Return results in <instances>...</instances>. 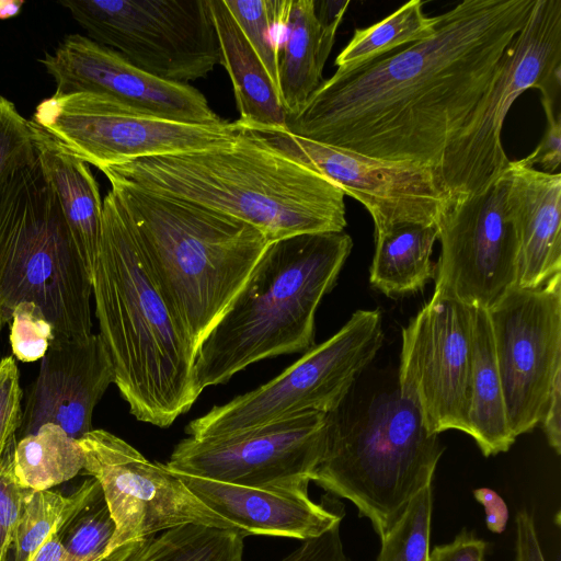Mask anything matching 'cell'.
I'll return each mask as SVG.
<instances>
[{"label":"cell","mask_w":561,"mask_h":561,"mask_svg":"<svg viewBox=\"0 0 561 561\" xmlns=\"http://www.w3.org/2000/svg\"><path fill=\"white\" fill-rule=\"evenodd\" d=\"M444 449L397 388L357 416L342 405L327 414L325 449L311 481L351 501L381 538L432 482Z\"/></svg>","instance_id":"obj_7"},{"label":"cell","mask_w":561,"mask_h":561,"mask_svg":"<svg viewBox=\"0 0 561 561\" xmlns=\"http://www.w3.org/2000/svg\"><path fill=\"white\" fill-rule=\"evenodd\" d=\"M535 0H465L428 39L323 80L287 131L434 168L489 89Z\"/></svg>","instance_id":"obj_1"},{"label":"cell","mask_w":561,"mask_h":561,"mask_svg":"<svg viewBox=\"0 0 561 561\" xmlns=\"http://www.w3.org/2000/svg\"><path fill=\"white\" fill-rule=\"evenodd\" d=\"M78 440L85 455L83 471L100 483L115 524L108 556L184 525L236 529L165 463L148 460L121 437L92 430Z\"/></svg>","instance_id":"obj_12"},{"label":"cell","mask_w":561,"mask_h":561,"mask_svg":"<svg viewBox=\"0 0 561 561\" xmlns=\"http://www.w3.org/2000/svg\"><path fill=\"white\" fill-rule=\"evenodd\" d=\"M279 561H350L340 536V525L304 543Z\"/></svg>","instance_id":"obj_39"},{"label":"cell","mask_w":561,"mask_h":561,"mask_svg":"<svg viewBox=\"0 0 561 561\" xmlns=\"http://www.w3.org/2000/svg\"><path fill=\"white\" fill-rule=\"evenodd\" d=\"M99 488L100 483L90 477L68 496L49 490H28L12 545L13 561H28Z\"/></svg>","instance_id":"obj_30"},{"label":"cell","mask_w":561,"mask_h":561,"mask_svg":"<svg viewBox=\"0 0 561 561\" xmlns=\"http://www.w3.org/2000/svg\"><path fill=\"white\" fill-rule=\"evenodd\" d=\"M476 500L484 507L485 523L495 534L504 531L508 520V507L504 500L492 489L480 488L473 491Z\"/></svg>","instance_id":"obj_43"},{"label":"cell","mask_w":561,"mask_h":561,"mask_svg":"<svg viewBox=\"0 0 561 561\" xmlns=\"http://www.w3.org/2000/svg\"><path fill=\"white\" fill-rule=\"evenodd\" d=\"M437 226L400 225L375 236L370 285L389 297L414 294L435 276Z\"/></svg>","instance_id":"obj_26"},{"label":"cell","mask_w":561,"mask_h":561,"mask_svg":"<svg viewBox=\"0 0 561 561\" xmlns=\"http://www.w3.org/2000/svg\"><path fill=\"white\" fill-rule=\"evenodd\" d=\"M37 156L30 119L0 94V187L18 167Z\"/></svg>","instance_id":"obj_34"},{"label":"cell","mask_w":561,"mask_h":561,"mask_svg":"<svg viewBox=\"0 0 561 561\" xmlns=\"http://www.w3.org/2000/svg\"><path fill=\"white\" fill-rule=\"evenodd\" d=\"M24 4L23 0H0V20L18 16Z\"/></svg>","instance_id":"obj_45"},{"label":"cell","mask_w":561,"mask_h":561,"mask_svg":"<svg viewBox=\"0 0 561 561\" xmlns=\"http://www.w3.org/2000/svg\"><path fill=\"white\" fill-rule=\"evenodd\" d=\"M327 442V414L307 411L224 437H187L165 466L175 473L243 486L311 481Z\"/></svg>","instance_id":"obj_17"},{"label":"cell","mask_w":561,"mask_h":561,"mask_svg":"<svg viewBox=\"0 0 561 561\" xmlns=\"http://www.w3.org/2000/svg\"><path fill=\"white\" fill-rule=\"evenodd\" d=\"M85 30L137 68L167 81L204 78L220 64L208 0H65Z\"/></svg>","instance_id":"obj_10"},{"label":"cell","mask_w":561,"mask_h":561,"mask_svg":"<svg viewBox=\"0 0 561 561\" xmlns=\"http://www.w3.org/2000/svg\"><path fill=\"white\" fill-rule=\"evenodd\" d=\"M437 296L491 308L518 274V241L504 207V176L474 194L453 196L438 224Z\"/></svg>","instance_id":"obj_16"},{"label":"cell","mask_w":561,"mask_h":561,"mask_svg":"<svg viewBox=\"0 0 561 561\" xmlns=\"http://www.w3.org/2000/svg\"><path fill=\"white\" fill-rule=\"evenodd\" d=\"M10 343L13 355L23 363L43 358L55 337L54 327L32 301L20 302L13 311Z\"/></svg>","instance_id":"obj_35"},{"label":"cell","mask_w":561,"mask_h":561,"mask_svg":"<svg viewBox=\"0 0 561 561\" xmlns=\"http://www.w3.org/2000/svg\"><path fill=\"white\" fill-rule=\"evenodd\" d=\"M255 133L362 203L373 218L375 236L400 225L437 226L453 199L430 165L373 158L287 130Z\"/></svg>","instance_id":"obj_15"},{"label":"cell","mask_w":561,"mask_h":561,"mask_svg":"<svg viewBox=\"0 0 561 561\" xmlns=\"http://www.w3.org/2000/svg\"><path fill=\"white\" fill-rule=\"evenodd\" d=\"M85 463L78 439L59 425L46 423L36 433L16 440L14 474L21 486L44 491L75 478Z\"/></svg>","instance_id":"obj_27"},{"label":"cell","mask_w":561,"mask_h":561,"mask_svg":"<svg viewBox=\"0 0 561 561\" xmlns=\"http://www.w3.org/2000/svg\"><path fill=\"white\" fill-rule=\"evenodd\" d=\"M488 314L507 421L517 437L540 423L561 374V273L537 288L513 286Z\"/></svg>","instance_id":"obj_13"},{"label":"cell","mask_w":561,"mask_h":561,"mask_svg":"<svg viewBox=\"0 0 561 561\" xmlns=\"http://www.w3.org/2000/svg\"><path fill=\"white\" fill-rule=\"evenodd\" d=\"M31 124L42 170L57 196L92 280L103 216V201L98 182L85 162L68 152L47 131L32 122Z\"/></svg>","instance_id":"obj_23"},{"label":"cell","mask_w":561,"mask_h":561,"mask_svg":"<svg viewBox=\"0 0 561 561\" xmlns=\"http://www.w3.org/2000/svg\"><path fill=\"white\" fill-rule=\"evenodd\" d=\"M383 339L379 309L356 310L331 337L313 345L266 383L213 407L185 427L195 439L224 437L307 411L331 413L348 396L357 376Z\"/></svg>","instance_id":"obj_9"},{"label":"cell","mask_w":561,"mask_h":561,"mask_svg":"<svg viewBox=\"0 0 561 561\" xmlns=\"http://www.w3.org/2000/svg\"><path fill=\"white\" fill-rule=\"evenodd\" d=\"M113 382L112 362L99 334L55 336L28 390L16 440L46 423L80 439L92 431L93 410Z\"/></svg>","instance_id":"obj_19"},{"label":"cell","mask_w":561,"mask_h":561,"mask_svg":"<svg viewBox=\"0 0 561 561\" xmlns=\"http://www.w3.org/2000/svg\"><path fill=\"white\" fill-rule=\"evenodd\" d=\"M488 542L462 529L453 541L435 546L428 561H485Z\"/></svg>","instance_id":"obj_40"},{"label":"cell","mask_w":561,"mask_h":561,"mask_svg":"<svg viewBox=\"0 0 561 561\" xmlns=\"http://www.w3.org/2000/svg\"><path fill=\"white\" fill-rule=\"evenodd\" d=\"M474 307L433 295L402 330L398 390L428 432L469 435Z\"/></svg>","instance_id":"obj_14"},{"label":"cell","mask_w":561,"mask_h":561,"mask_svg":"<svg viewBox=\"0 0 561 561\" xmlns=\"http://www.w3.org/2000/svg\"><path fill=\"white\" fill-rule=\"evenodd\" d=\"M222 65L232 83L239 118L254 131L287 130L278 92L222 0H208Z\"/></svg>","instance_id":"obj_24"},{"label":"cell","mask_w":561,"mask_h":561,"mask_svg":"<svg viewBox=\"0 0 561 561\" xmlns=\"http://www.w3.org/2000/svg\"><path fill=\"white\" fill-rule=\"evenodd\" d=\"M353 248L350 234H298L270 243L251 277L198 347L199 393L245 367L314 345L316 311Z\"/></svg>","instance_id":"obj_5"},{"label":"cell","mask_w":561,"mask_h":561,"mask_svg":"<svg viewBox=\"0 0 561 561\" xmlns=\"http://www.w3.org/2000/svg\"><path fill=\"white\" fill-rule=\"evenodd\" d=\"M123 183L236 219L271 241L346 227L345 194L332 181L241 128L229 142L99 169Z\"/></svg>","instance_id":"obj_2"},{"label":"cell","mask_w":561,"mask_h":561,"mask_svg":"<svg viewBox=\"0 0 561 561\" xmlns=\"http://www.w3.org/2000/svg\"><path fill=\"white\" fill-rule=\"evenodd\" d=\"M437 23L438 15L424 14L421 0L409 1L383 20L355 28L353 37L335 58L336 70H352L398 47L428 39Z\"/></svg>","instance_id":"obj_28"},{"label":"cell","mask_w":561,"mask_h":561,"mask_svg":"<svg viewBox=\"0 0 561 561\" xmlns=\"http://www.w3.org/2000/svg\"><path fill=\"white\" fill-rule=\"evenodd\" d=\"M92 294L114 383L138 420L169 427L199 397L195 353L150 273L116 194L103 199Z\"/></svg>","instance_id":"obj_3"},{"label":"cell","mask_w":561,"mask_h":561,"mask_svg":"<svg viewBox=\"0 0 561 561\" xmlns=\"http://www.w3.org/2000/svg\"><path fill=\"white\" fill-rule=\"evenodd\" d=\"M277 39V82L286 118L322 83V72L350 1L271 0Z\"/></svg>","instance_id":"obj_21"},{"label":"cell","mask_w":561,"mask_h":561,"mask_svg":"<svg viewBox=\"0 0 561 561\" xmlns=\"http://www.w3.org/2000/svg\"><path fill=\"white\" fill-rule=\"evenodd\" d=\"M114 531L115 524L100 485L56 534L65 550L66 561H126L142 541L117 549L108 556L107 548Z\"/></svg>","instance_id":"obj_31"},{"label":"cell","mask_w":561,"mask_h":561,"mask_svg":"<svg viewBox=\"0 0 561 561\" xmlns=\"http://www.w3.org/2000/svg\"><path fill=\"white\" fill-rule=\"evenodd\" d=\"M468 420L469 435L485 457L507 451L516 439L507 421L488 309L478 307H474Z\"/></svg>","instance_id":"obj_25"},{"label":"cell","mask_w":561,"mask_h":561,"mask_svg":"<svg viewBox=\"0 0 561 561\" xmlns=\"http://www.w3.org/2000/svg\"><path fill=\"white\" fill-rule=\"evenodd\" d=\"M39 62L55 80L57 94H103L152 115L187 124L224 122L197 89L157 78L85 35H66Z\"/></svg>","instance_id":"obj_18"},{"label":"cell","mask_w":561,"mask_h":561,"mask_svg":"<svg viewBox=\"0 0 561 561\" xmlns=\"http://www.w3.org/2000/svg\"><path fill=\"white\" fill-rule=\"evenodd\" d=\"M528 89L540 91L542 105L560 110L561 0H535L485 94L447 145L437 172L451 196L483 191L507 168L504 121Z\"/></svg>","instance_id":"obj_8"},{"label":"cell","mask_w":561,"mask_h":561,"mask_svg":"<svg viewBox=\"0 0 561 561\" xmlns=\"http://www.w3.org/2000/svg\"><path fill=\"white\" fill-rule=\"evenodd\" d=\"M517 539L515 561H546L537 538L533 516L520 511L516 517Z\"/></svg>","instance_id":"obj_41"},{"label":"cell","mask_w":561,"mask_h":561,"mask_svg":"<svg viewBox=\"0 0 561 561\" xmlns=\"http://www.w3.org/2000/svg\"><path fill=\"white\" fill-rule=\"evenodd\" d=\"M171 314L196 352L270 243L255 227L190 202L111 183Z\"/></svg>","instance_id":"obj_4"},{"label":"cell","mask_w":561,"mask_h":561,"mask_svg":"<svg viewBox=\"0 0 561 561\" xmlns=\"http://www.w3.org/2000/svg\"><path fill=\"white\" fill-rule=\"evenodd\" d=\"M209 508L247 536L313 539L340 525L343 505L328 500L313 502L310 481L283 485L243 486L176 473Z\"/></svg>","instance_id":"obj_20"},{"label":"cell","mask_w":561,"mask_h":561,"mask_svg":"<svg viewBox=\"0 0 561 561\" xmlns=\"http://www.w3.org/2000/svg\"><path fill=\"white\" fill-rule=\"evenodd\" d=\"M504 207L518 241L516 286L537 288L561 273V173L510 161Z\"/></svg>","instance_id":"obj_22"},{"label":"cell","mask_w":561,"mask_h":561,"mask_svg":"<svg viewBox=\"0 0 561 561\" xmlns=\"http://www.w3.org/2000/svg\"><path fill=\"white\" fill-rule=\"evenodd\" d=\"M28 561H66L65 550L57 534H51Z\"/></svg>","instance_id":"obj_44"},{"label":"cell","mask_w":561,"mask_h":561,"mask_svg":"<svg viewBox=\"0 0 561 561\" xmlns=\"http://www.w3.org/2000/svg\"><path fill=\"white\" fill-rule=\"evenodd\" d=\"M278 92L277 39L271 0H222Z\"/></svg>","instance_id":"obj_33"},{"label":"cell","mask_w":561,"mask_h":561,"mask_svg":"<svg viewBox=\"0 0 561 561\" xmlns=\"http://www.w3.org/2000/svg\"><path fill=\"white\" fill-rule=\"evenodd\" d=\"M14 437L0 456V561H5L13 545L23 504L30 489L20 485L14 474Z\"/></svg>","instance_id":"obj_36"},{"label":"cell","mask_w":561,"mask_h":561,"mask_svg":"<svg viewBox=\"0 0 561 561\" xmlns=\"http://www.w3.org/2000/svg\"><path fill=\"white\" fill-rule=\"evenodd\" d=\"M433 507L432 482L421 489L380 538L377 561H428Z\"/></svg>","instance_id":"obj_32"},{"label":"cell","mask_w":561,"mask_h":561,"mask_svg":"<svg viewBox=\"0 0 561 561\" xmlns=\"http://www.w3.org/2000/svg\"><path fill=\"white\" fill-rule=\"evenodd\" d=\"M244 538L236 529L184 525L146 539L126 561H242Z\"/></svg>","instance_id":"obj_29"},{"label":"cell","mask_w":561,"mask_h":561,"mask_svg":"<svg viewBox=\"0 0 561 561\" xmlns=\"http://www.w3.org/2000/svg\"><path fill=\"white\" fill-rule=\"evenodd\" d=\"M30 121L98 169L219 146L242 128L237 121L205 125L171 121L92 92L54 93L36 106Z\"/></svg>","instance_id":"obj_11"},{"label":"cell","mask_w":561,"mask_h":561,"mask_svg":"<svg viewBox=\"0 0 561 561\" xmlns=\"http://www.w3.org/2000/svg\"><path fill=\"white\" fill-rule=\"evenodd\" d=\"M547 117V128L541 141L526 158L518 160L523 165H540L545 173H559L561 163V113L550 106H542Z\"/></svg>","instance_id":"obj_38"},{"label":"cell","mask_w":561,"mask_h":561,"mask_svg":"<svg viewBox=\"0 0 561 561\" xmlns=\"http://www.w3.org/2000/svg\"><path fill=\"white\" fill-rule=\"evenodd\" d=\"M92 280L38 154L0 187V329L22 301L38 305L56 337L92 334Z\"/></svg>","instance_id":"obj_6"},{"label":"cell","mask_w":561,"mask_h":561,"mask_svg":"<svg viewBox=\"0 0 561 561\" xmlns=\"http://www.w3.org/2000/svg\"><path fill=\"white\" fill-rule=\"evenodd\" d=\"M22 397L20 373L14 357L5 356L0 360V456L16 437L23 413Z\"/></svg>","instance_id":"obj_37"},{"label":"cell","mask_w":561,"mask_h":561,"mask_svg":"<svg viewBox=\"0 0 561 561\" xmlns=\"http://www.w3.org/2000/svg\"><path fill=\"white\" fill-rule=\"evenodd\" d=\"M561 374L554 379L540 423L549 445L561 454Z\"/></svg>","instance_id":"obj_42"}]
</instances>
